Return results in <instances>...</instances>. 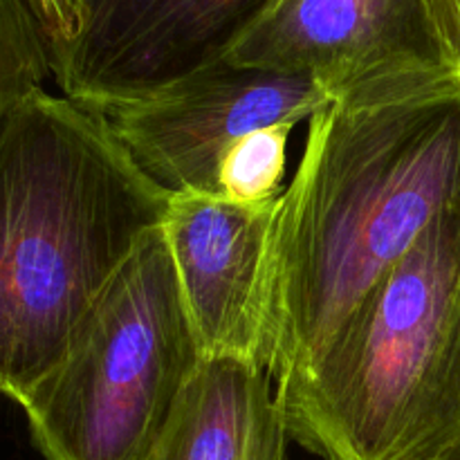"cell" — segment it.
Masks as SVG:
<instances>
[{"label":"cell","instance_id":"6da1fadb","mask_svg":"<svg viewBox=\"0 0 460 460\" xmlns=\"http://www.w3.org/2000/svg\"><path fill=\"white\" fill-rule=\"evenodd\" d=\"M458 196L460 84L314 112L274 214L270 380L304 367Z\"/></svg>","mask_w":460,"mask_h":460},{"label":"cell","instance_id":"7a4b0ae2","mask_svg":"<svg viewBox=\"0 0 460 460\" xmlns=\"http://www.w3.org/2000/svg\"><path fill=\"white\" fill-rule=\"evenodd\" d=\"M171 193L94 108L34 90L0 117V394L22 404Z\"/></svg>","mask_w":460,"mask_h":460},{"label":"cell","instance_id":"3957f363","mask_svg":"<svg viewBox=\"0 0 460 460\" xmlns=\"http://www.w3.org/2000/svg\"><path fill=\"white\" fill-rule=\"evenodd\" d=\"M274 394L288 436L323 460L458 447L460 196Z\"/></svg>","mask_w":460,"mask_h":460},{"label":"cell","instance_id":"277c9868","mask_svg":"<svg viewBox=\"0 0 460 460\" xmlns=\"http://www.w3.org/2000/svg\"><path fill=\"white\" fill-rule=\"evenodd\" d=\"M205 358L157 227L21 404L36 449L45 460H146Z\"/></svg>","mask_w":460,"mask_h":460},{"label":"cell","instance_id":"5b68a950","mask_svg":"<svg viewBox=\"0 0 460 460\" xmlns=\"http://www.w3.org/2000/svg\"><path fill=\"white\" fill-rule=\"evenodd\" d=\"M227 61L308 76L331 106H380L460 84L425 0H279Z\"/></svg>","mask_w":460,"mask_h":460},{"label":"cell","instance_id":"8992f818","mask_svg":"<svg viewBox=\"0 0 460 460\" xmlns=\"http://www.w3.org/2000/svg\"><path fill=\"white\" fill-rule=\"evenodd\" d=\"M331 106L313 79L220 61L133 102L97 106L135 164L160 189L218 196L225 155L245 135L310 119Z\"/></svg>","mask_w":460,"mask_h":460},{"label":"cell","instance_id":"52a82bcc","mask_svg":"<svg viewBox=\"0 0 460 460\" xmlns=\"http://www.w3.org/2000/svg\"><path fill=\"white\" fill-rule=\"evenodd\" d=\"M79 30L52 58L67 99L133 102L225 61L279 0H76Z\"/></svg>","mask_w":460,"mask_h":460},{"label":"cell","instance_id":"ba28073f","mask_svg":"<svg viewBox=\"0 0 460 460\" xmlns=\"http://www.w3.org/2000/svg\"><path fill=\"white\" fill-rule=\"evenodd\" d=\"M277 202L171 196L160 229L205 355H236L263 368Z\"/></svg>","mask_w":460,"mask_h":460},{"label":"cell","instance_id":"9c48e42d","mask_svg":"<svg viewBox=\"0 0 460 460\" xmlns=\"http://www.w3.org/2000/svg\"><path fill=\"white\" fill-rule=\"evenodd\" d=\"M288 438L268 373L207 355L146 460H286Z\"/></svg>","mask_w":460,"mask_h":460},{"label":"cell","instance_id":"30bf717a","mask_svg":"<svg viewBox=\"0 0 460 460\" xmlns=\"http://www.w3.org/2000/svg\"><path fill=\"white\" fill-rule=\"evenodd\" d=\"M296 124L265 126L245 135L225 155L218 171V196L234 202H268L281 196L288 139Z\"/></svg>","mask_w":460,"mask_h":460},{"label":"cell","instance_id":"8fae6325","mask_svg":"<svg viewBox=\"0 0 460 460\" xmlns=\"http://www.w3.org/2000/svg\"><path fill=\"white\" fill-rule=\"evenodd\" d=\"M52 57L27 0H0V117L18 99L43 88Z\"/></svg>","mask_w":460,"mask_h":460},{"label":"cell","instance_id":"7c38bea8","mask_svg":"<svg viewBox=\"0 0 460 460\" xmlns=\"http://www.w3.org/2000/svg\"><path fill=\"white\" fill-rule=\"evenodd\" d=\"M427 12L460 70V0H425Z\"/></svg>","mask_w":460,"mask_h":460},{"label":"cell","instance_id":"4fadbf2b","mask_svg":"<svg viewBox=\"0 0 460 460\" xmlns=\"http://www.w3.org/2000/svg\"><path fill=\"white\" fill-rule=\"evenodd\" d=\"M431 460H460V445H458V447H454V449H449V452H445V454H440V456H436V458H431Z\"/></svg>","mask_w":460,"mask_h":460}]
</instances>
